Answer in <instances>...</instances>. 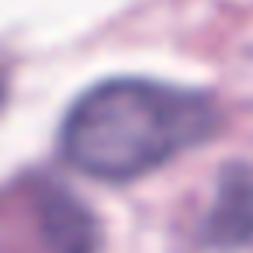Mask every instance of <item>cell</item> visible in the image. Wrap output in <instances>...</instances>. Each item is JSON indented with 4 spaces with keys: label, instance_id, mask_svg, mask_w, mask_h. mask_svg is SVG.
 Masks as SVG:
<instances>
[{
    "label": "cell",
    "instance_id": "cell-1",
    "mask_svg": "<svg viewBox=\"0 0 253 253\" xmlns=\"http://www.w3.org/2000/svg\"><path fill=\"white\" fill-rule=\"evenodd\" d=\"M218 125V101L198 87L111 77L70 104L59 125V153L84 177L128 184L205 146Z\"/></svg>",
    "mask_w": 253,
    "mask_h": 253
},
{
    "label": "cell",
    "instance_id": "cell-3",
    "mask_svg": "<svg viewBox=\"0 0 253 253\" xmlns=\"http://www.w3.org/2000/svg\"><path fill=\"white\" fill-rule=\"evenodd\" d=\"M201 236L208 246H246L253 239V170L236 163L222 170L215 198L208 205Z\"/></svg>",
    "mask_w": 253,
    "mask_h": 253
},
{
    "label": "cell",
    "instance_id": "cell-2",
    "mask_svg": "<svg viewBox=\"0 0 253 253\" xmlns=\"http://www.w3.org/2000/svg\"><path fill=\"white\" fill-rule=\"evenodd\" d=\"M32 205H35L42 246L49 253H94L97 250L101 225L77 194L56 184H39Z\"/></svg>",
    "mask_w": 253,
    "mask_h": 253
},
{
    "label": "cell",
    "instance_id": "cell-4",
    "mask_svg": "<svg viewBox=\"0 0 253 253\" xmlns=\"http://www.w3.org/2000/svg\"><path fill=\"white\" fill-rule=\"evenodd\" d=\"M7 94H11V70H7V59L0 56V111L7 104Z\"/></svg>",
    "mask_w": 253,
    "mask_h": 253
}]
</instances>
